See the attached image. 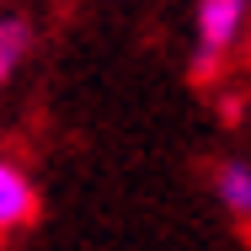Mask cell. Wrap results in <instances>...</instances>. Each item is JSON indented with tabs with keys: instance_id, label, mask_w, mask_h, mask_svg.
<instances>
[{
	"instance_id": "4",
	"label": "cell",
	"mask_w": 251,
	"mask_h": 251,
	"mask_svg": "<svg viewBox=\"0 0 251 251\" xmlns=\"http://www.w3.org/2000/svg\"><path fill=\"white\" fill-rule=\"evenodd\" d=\"M27 53H32V27L22 16H0V86L22 70Z\"/></svg>"
},
{
	"instance_id": "2",
	"label": "cell",
	"mask_w": 251,
	"mask_h": 251,
	"mask_svg": "<svg viewBox=\"0 0 251 251\" xmlns=\"http://www.w3.org/2000/svg\"><path fill=\"white\" fill-rule=\"evenodd\" d=\"M38 219V187L22 160L0 155V235H16Z\"/></svg>"
},
{
	"instance_id": "1",
	"label": "cell",
	"mask_w": 251,
	"mask_h": 251,
	"mask_svg": "<svg viewBox=\"0 0 251 251\" xmlns=\"http://www.w3.org/2000/svg\"><path fill=\"white\" fill-rule=\"evenodd\" d=\"M246 22H251V0H198V16H193V27H198V59H193V70L208 75V70H219L235 43L246 38Z\"/></svg>"
},
{
	"instance_id": "3",
	"label": "cell",
	"mask_w": 251,
	"mask_h": 251,
	"mask_svg": "<svg viewBox=\"0 0 251 251\" xmlns=\"http://www.w3.org/2000/svg\"><path fill=\"white\" fill-rule=\"evenodd\" d=\"M214 198L225 203V214L251 219V160H219L214 166Z\"/></svg>"
}]
</instances>
